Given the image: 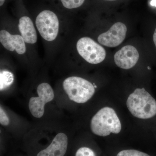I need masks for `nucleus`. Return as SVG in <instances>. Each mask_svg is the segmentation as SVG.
<instances>
[{
  "label": "nucleus",
  "instance_id": "10",
  "mask_svg": "<svg viewBox=\"0 0 156 156\" xmlns=\"http://www.w3.org/2000/svg\"><path fill=\"white\" fill-rule=\"evenodd\" d=\"M0 41L3 47L9 51L15 50L19 54H23L26 51L25 41L19 35H12L7 31L1 30Z\"/></svg>",
  "mask_w": 156,
  "mask_h": 156
},
{
  "label": "nucleus",
  "instance_id": "17",
  "mask_svg": "<svg viewBox=\"0 0 156 156\" xmlns=\"http://www.w3.org/2000/svg\"><path fill=\"white\" fill-rule=\"evenodd\" d=\"M153 41L155 45L156 48V28L155 30L154 33L153 35Z\"/></svg>",
  "mask_w": 156,
  "mask_h": 156
},
{
  "label": "nucleus",
  "instance_id": "18",
  "mask_svg": "<svg viewBox=\"0 0 156 156\" xmlns=\"http://www.w3.org/2000/svg\"><path fill=\"white\" fill-rule=\"evenodd\" d=\"M150 4L151 5L156 7V0H152Z\"/></svg>",
  "mask_w": 156,
  "mask_h": 156
},
{
  "label": "nucleus",
  "instance_id": "12",
  "mask_svg": "<svg viewBox=\"0 0 156 156\" xmlns=\"http://www.w3.org/2000/svg\"><path fill=\"white\" fill-rule=\"evenodd\" d=\"M1 90L9 87L13 83L14 76L12 73L8 71L2 72L0 74Z\"/></svg>",
  "mask_w": 156,
  "mask_h": 156
},
{
  "label": "nucleus",
  "instance_id": "3",
  "mask_svg": "<svg viewBox=\"0 0 156 156\" xmlns=\"http://www.w3.org/2000/svg\"><path fill=\"white\" fill-rule=\"evenodd\" d=\"M63 87L69 99L78 103H86L95 92V87L90 82L80 77L72 76L66 79Z\"/></svg>",
  "mask_w": 156,
  "mask_h": 156
},
{
  "label": "nucleus",
  "instance_id": "6",
  "mask_svg": "<svg viewBox=\"0 0 156 156\" xmlns=\"http://www.w3.org/2000/svg\"><path fill=\"white\" fill-rule=\"evenodd\" d=\"M37 92L38 96L31 98L29 108L34 117L41 118L44 113L45 104L53 100L54 93L52 87L47 83L40 84L37 88Z\"/></svg>",
  "mask_w": 156,
  "mask_h": 156
},
{
  "label": "nucleus",
  "instance_id": "15",
  "mask_svg": "<svg viewBox=\"0 0 156 156\" xmlns=\"http://www.w3.org/2000/svg\"><path fill=\"white\" fill-rule=\"evenodd\" d=\"M75 156H96L94 152L89 147L80 148L76 152Z\"/></svg>",
  "mask_w": 156,
  "mask_h": 156
},
{
  "label": "nucleus",
  "instance_id": "16",
  "mask_svg": "<svg viewBox=\"0 0 156 156\" xmlns=\"http://www.w3.org/2000/svg\"><path fill=\"white\" fill-rule=\"evenodd\" d=\"M0 123L2 126H8L10 123L9 119L4 110L1 107L0 108Z\"/></svg>",
  "mask_w": 156,
  "mask_h": 156
},
{
  "label": "nucleus",
  "instance_id": "9",
  "mask_svg": "<svg viewBox=\"0 0 156 156\" xmlns=\"http://www.w3.org/2000/svg\"><path fill=\"white\" fill-rule=\"evenodd\" d=\"M67 147V135L59 133L55 136L50 145L41 151L37 156H64Z\"/></svg>",
  "mask_w": 156,
  "mask_h": 156
},
{
  "label": "nucleus",
  "instance_id": "21",
  "mask_svg": "<svg viewBox=\"0 0 156 156\" xmlns=\"http://www.w3.org/2000/svg\"><path fill=\"white\" fill-rule=\"evenodd\" d=\"M105 1H116V0H105Z\"/></svg>",
  "mask_w": 156,
  "mask_h": 156
},
{
  "label": "nucleus",
  "instance_id": "7",
  "mask_svg": "<svg viewBox=\"0 0 156 156\" xmlns=\"http://www.w3.org/2000/svg\"><path fill=\"white\" fill-rule=\"evenodd\" d=\"M127 31V27L124 23H116L107 32L100 34L98 41L101 44L115 48L122 43L126 38Z\"/></svg>",
  "mask_w": 156,
  "mask_h": 156
},
{
  "label": "nucleus",
  "instance_id": "1",
  "mask_svg": "<svg viewBox=\"0 0 156 156\" xmlns=\"http://www.w3.org/2000/svg\"><path fill=\"white\" fill-rule=\"evenodd\" d=\"M127 106L136 118L149 119L156 116V100L144 88L136 89L130 94Z\"/></svg>",
  "mask_w": 156,
  "mask_h": 156
},
{
  "label": "nucleus",
  "instance_id": "13",
  "mask_svg": "<svg viewBox=\"0 0 156 156\" xmlns=\"http://www.w3.org/2000/svg\"><path fill=\"white\" fill-rule=\"evenodd\" d=\"M63 6L68 9H76L83 5L85 0H60Z\"/></svg>",
  "mask_w": 156,
  "mask_h": 156
},
{
  "label": "nucleus",
  "instance_id": "22",
  "mask_svg": "<svg viewBox=\"0 0 156 156\" xmlns=\"http://www.w3.org/2000/svg\"><path fill=\"white\" fill-rule=\"evenodd\" d=\"M94 87H95V88H97V87H96V86H94Z\"/></svg>",
  "mask_w": 156,
  "mask_h": 156
},
{
  "label": "nucleus",
  "instance_id": "19",
  "mask_svg": "<svg viewBox=\"0 0 156 156\" xmlns=\"http://www.w3.org/2000/svg\"><path fill=\"white\" fill-rule=\"evenodd\" d=\"M5 0H0V6L3 5V4L5 3Z\"/></svg>",
  "mask_w": 156,
  "mask_h": 156
},
{
  "label": "nucleus",
  "instance_id": "8",
  "mask_svg": "<svg viewBox=\"0 0 156 156\" xmlns=\"http://www.w3.org/2000/svg\"><path fill=\"white\" fill-rule=\"evenodd\" d=\"M139 55L136 48L131 45H127L116 53L114 56L115 63L123 69L132 68L136 65Z\"/></svg>",
  "mask_w": 156,
  "mask_h": 156
},
{
  "label": "nucleus",
  "instance_id": "2",
  "mask_svg": "<svg viewBox=\"0 0 156 156\" xmlns=\"http://www.w3.org/2000/svg\"><path fill=\"white\" fill-rule=\"evenodd\" d=\"M91 129L94 134L105 136L111 133L119 134L121 131L122 126L114 110L106 107L101 109L92 117Z\"/></svg>",
  "mask_w": 156,
  "mask_h": 156
},
{
  "label": "nucleus",
  "instance_id": "14",
  "mask_svg": "<svg viewBox=\"0 0 156 156\" xmlns=\"http://www.w3.org/2000/svg\"><path fill=\"white\" fill-rule=\"evenodd\" d=\"M117 156H150L142 152L135 150H126L121 151Z\"/></svg>",
  "mask_w": 156,
  "mask_h": 156
},
{
  "label": "nucleus",
  "instance_id": "11",
  "mask_svg": "<svg viewBox=\"0 0 156 156\" xmlns=\"http://www.w3.org/2000/svg\"><path fill=\"white\" fill-rule=\"evenodd\" d=\"M18 27L25 42L30 44L36 43V31L30 18L27 16L21 17L19 20Z\"/></svg>",
  "mask_w": 156,
  "mask_h": 156
},
{
  "label": "nucleus",
  "instance_id": "5",
  "mask_svg": "<svg viewBox=\"0 0 156 156\" xmlns=\"http://www.w3.org/2000/svg\"><path fill=\"white\" fill-rule=\"evenodd\" d=\"M36 25L42 37L48 41L56 38L59 28V22L55 13L49 10L42 11L37 16Z\"/></svg>",
  "mask_w": 156,
  "mask_h": 156
},
{
  "label": "nucleus",
  "instance_id": "20",
  "mask_svg": "<svg viewBox=\"0 0 156 156\" xmlns=\"http://www.w3.org/2000/svg\"><path fill=\"white\" fill-rule=\"evenodd\" d=\"M148 69L149 70H151V68L149 67V66H148L147 67Z\"/></svg>",
  "mask_w": 156,
  "mask_h": 156
},
{
  "label": "nucleus",
  "instance_id": "4",
  "mask_svg": "<svg viewBox=\"0 0 156 156\" xmlns=\"http://www.w3.org/2000/svg\"><path fill=\"white\" fill-rule=\"evenodd\" d=\"M78 53L89 63H101L106 57V51L103 47L89 37H83L78 41L76 45Z\"/></svg>",
  "mask_w": 156,
  "mask_h": 156
}]
</instances>
